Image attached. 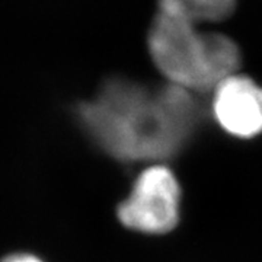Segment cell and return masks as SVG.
Masks as SVG:
<instances>
[{
    "label": "cell",
    "instance_id": "277c9868",
    "mask_svg": "<svg viewBox=\"0 0 262 262\" xmlns=\"http://www.w3.org/2000/svg\"><path fill=\"white\" fill-rule=\"evenodd\" d=\"M211 111L227 134L252 139L262 133V86L246 76H229L213 91Z\"/></svg>",
    "mask_w": 262,
    "mask_h": 262
},
{
    "label": "cell",
    "instance_id": "3957f363",
    "mask_svg": "<svg viewBox=\"0 0 262 262\" xmlns=\"http://www.w3.org/2000/svg\"><path fill=\"white\" fill-rule=\"evenodd\" d=\"M181 188L173 172L163 165L144 169L134 181L130 195L118 206L122 226L146 234H163L179 222Z\"/></svg>",
    "mask_w": 262,
    "mask_h": 262
},
{
    "label": "cell",
    "instance_id": "5b68a950",
    "mask_svg": "<svg viewBox=\"0 0 262 262\" xmlns=\"http://www.w3.org/2000/svg\"><path fill=\"white\" fill-rule=\"evenodd\" d=\"M158 12L198 25L229 18L236 0H158Z\"/></svg>",
    "mask_w": 262,
    "mask_h": 262
},
{
    "label": "cell",
    "instance_id": "6da1fadb",
    "mask_svg": "<svg viewBox=\"0 0 262 262\" xmlns=\"http://www.w3.org/2000/svg\"><path fill=\"white\" fill-rule=\"evenodd\" d=\"M192 92L175 84L151 88L111 77L76 106V120L89 140L120 162H158L178 155L200 122Z\"/></svg>",
    "mask_w": 262,
    "mask_h": 262
},
{
    "label": "cell",
    "instance_id": "8992f818",
    "mask_svg": "<svg viewBox=\"0 0 262 262\" xmlns=\"http://www.w3.org/2000/svg\"><path fill=\"white\" fill-rule=\"evenodd\" d=\"M2 262H46L42 261L39 256L34 255V253L28 252H16L12 253V255H8L5 259Z\"/></svg>",
    "mask_w": 262,
    "mask_h": 262
},
{
    "label": "cell",
    "instance_id": "7a4b0ae2",
    "mask_svg": "<svg viewBox=\"0 0 262 262\" xmlns=\"http://www.w3.org/2000/svg\"><path fill=\"white\" fill-rule=\"evenodd\" d=\"M147 47L168 83L192 94L214 91L241 63L239 48L230 38L200 32L194 24L162 12L150 25Z\"/></svg>",
    "mask_w": 262,
    "mask_h": 262
}]
</instances>
